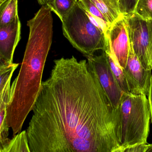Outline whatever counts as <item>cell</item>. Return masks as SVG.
<instances>
[{
    "mask_svg": "<svg viewBox=\"0 0 152 152\" xmlns=\"http://www.w3.org/2000/svg\"><path fill=\"white\" fill-rule=\"evenodd\" d=\"M121 152L147 144L151 119L149 102L143 94L124 93L118 107Z\"/></svg>",
    "mask_w": 152,
    "mask_h": 152,
    "instance_id": "obj_3",
    "label": "cell"
},
{
    "mask_svg": "<svg viewBox=\"0 0 152 152\" xmlns=\"http://www.w3.org/2000/svg\"><path fill=\"white\" fill-rule=\"evenodd\" d=\"M133 12L144 20H152V0H137Z\"/></svg>",
    "mask_w": 152,
    "mask_h": 152,
    "instance_id": "obj_16",
    "label": "cell"
},
{
    "mask_svg": "<svg viewBox=\"0 0 152 152\" xmlns=\"http://www.w3.org/2000/svg\"><path fill=\"white\" fill-rule=\"evenodd\" d=\"M21 29L18 14L10 23L0 26V65L13 63L15 50L21 39Z\"/></svg>",
    "mask_w": 152,
    "mask_h": 152,
    "instance_id": "obj_9",
    "label": "cell"
},
{
    "mask_svg": "<svg viewBox=\"0 0 152 152\" xmlns=\"http://www.w3.org/2000/svg\"><path fill=\"white\" fill-rule=\"evenodd\" d=\"M31 152L26 131H23L10 139L0 152Z\"/></svg>",
    "mask_w": 152,
    "mask_h": 152,
    "instance_id": "obj_14",
    "label": "cell"
},
{
    "mask_svg": "<svg viewBox=\"0 0 152 152\" xmlns=\"http://www.w3.org/2000/svg\"><path fill=\"white\" fill-rule=\"evenodd\" d=\"M29 36L17 77L11 86L7 121L13 137L22 131L26 117L35 104L42 83L43 70L53 34L51 10L42 7L27 22Z\"/></svg>",
    "mask_w": 152,
    "mask_h": 152,
    "instance_id": "obj_2",
    "label": "cell"
},
{
    "mask_svg": "<svg viewBox=\"0 0 152 152\" xmlns=\"http://www.w3.org/2000/svg\"><path fill=\"white\" fill-rule=\"evenodd\" d=\"M88 64L96 74L101 86L115 108L119 107L124 94L112 72L104 51L99 56L86 57Z\"/></svg>",
    "mask_w": 152,
    "mask_h": 152,
    "instance_id": "obj_6",
    "label": "cell"
},
{
    "mask_svg": "<svg viewBox=\"0 0 152 152\" xmlns=\"http://www.w3.org/2000/svg\"></svg>",
    "mask_w": 152,
    "mask_h": 152,
    "instance_id": "obj_25",
    "label": "cell"
},
{
    "mask_svg": "<svg viewBox=\"0 0 152 152\" xmlns=\"http://www.w3.org/2000/svg\"><path fill=\"white\" fill-rule=\"evenodd\" d=\"M147 25L149 35V55L152 65V20L148 21Z\"/></svg>",
    "mask_w": 152,
    "mask_h": 152,
    "instance_id": "obj_20",
    "label": "cell"
},
{
    "mask_svg": "<svg viewBox=\"0 0 152 152\" xmlns=\"http://www.w3.org/2000/svg\"><path fill=\"white\" fill-rule=\"evenodd\" d=\"M32 111L31 152H121L118 107L87 60H55Z\"/></svg>",
    "mask_w": 152,
    "mask_h": 152,
    "instance_id": "obj_1",
    "label": "cell"
},
{
    "mask_svg": "<svg viewBox=\"0 0 152 152\" xmlns=\"http://www.w3.org/2000/svg\"><path fill=\"white\" fill-rule=\"evenodd\" d=\"M19 64L12 63L10 64L0 65V91L2 90L7 83L11 80L12 75Z\"/></svg>",
    "mask_w": 152,
    "mask_h": 152,
    "instance_id": "obj_17",
    "label": "cell"
},
{
    "mask_svg": "<svg viewBox=\"0 0 152 152\" xmlns=\"http://www.w3.org/2000/svg\"><path fill=\"white\" fill-rule=\"evenodd\" d=\"M105 36L112 51L124 69L128 60L130 42L123 15L111 24Z\"/></svg>",
    "mask_w": 152,
    "mask_h": 152,
    "instance_id": "obj_8",
    "label": "cell"
},
{
    "mask_svg": "<svg viewBox=\"0 0 152 152\" xmlns=\"http://www.w3.org/2000/svg\"><path fill=\"white\" fill-rule=\"evenodd\" d=\"M151 71L144 67L130 42L128 60L123 71L130 93L148 96L152 75Z\"/></svg>",
    "mask_w": 152,
    "mask_h": 152,
    "instance_id": "obj_7",
    "label": "cell"
},
{
    "mask_svg": "<svg viewBox=\"0 0 152 152\" xmlns=\"http://www.w3.org/2000/svg\"><path fill=\"white\" fill-rule=\"evenodd\" d=\"M3 0H0V2H2L3 1Z\"/></svg>",
    "mask_w": 152,
    "mask_h": 152,
    "instance_id": "obj_24",
    "label": "cell"
},
{
    "mask_svg": "<svg viewBox=\"0 0 152 152\" xmlns=\"http://www.w3.org/2000/svg\"><path fill=\"white\" fill-rule=\"evenodd\" d=\"M18 15V0H3L0 2V26L10 23Z\"/></svg>",
    "mask_w": 152,
    "mask_h": 152,
    "instance_id": "obj_13",
    "label": "cell"
},
{
    "mask_svg": "<svg viewBox=\"0 0 152 152\" xmlns=\"http://www.w3.org/2000/svg\"><path fill=\"white\" fill-rule=\"evenodd\" d=\"M61 22L65 37L85 56H93L97 50H104L105 35L91 22L78 1Z\"/></svg>",
    "mask_w": 152,
    "mask_h": 152,
    "instance_id": "obj_4",
    "label": "cell"
},
{
    "mask_svg": "<svg viewBox=\"0 0 152 152\" xmlns=\"http://www.w3.org/2000/svg\"><path fill=\"white\" fill-rule=\"evenodd\" d=\"M78 0H53L48 7L62 20L75 6Z\"/></svg>",
    "mask_w": 152,
    "mask_h": 152,
    "instance_id": "obj_15",
    "label": "cell"
},
{
    "mask_svg": "<svg viewBox=\"0 0 152 152\" xmlns=\"http://www.w3.org/2000/svg\"><path fill=\"white\" fill-rule=\"evenodd\" d=\"M11 80H10L5 88L0 91V149L5 147L9 143V130L7 124V109L11 95Z\"/></svg>",
    "mask_w": 152,
    "mask_h": 152,
    "instance_id": "obj_10",
    "label": "cell"
},
{
    "mask_svg": "<svg viewBox=\"0 0 152 152\" xmlns=\"http://www.w3.org/2000/svg\"><path fill=\"white\" fill-rule=\"evenodd\" d=\"M148 100L149 102V107H150V113H151V122L152 123V75L151 78L150 88H149V93H148Z\"/></svg>",
    "mask_w": 152,
    "mask_h": 152,
    "instance_id": "obj_21",
    "label": "cell"
},
{
    "mask_svg": "<svg viewBox=\"0 0 152 152\" xmlns=\"http://www.w3.org/2000/svg\"><path fill=\"white\" fill-rule=\"evenodd\" d=\"M78 1L84 10L88 11L93 16L102 21L109 27L111 26L104 15L90 0H78Z\"/></svg>",
    "mask_w": 152,
    "mask_h": 152,
    "instance_id": "obj_18",
    "label": "cell"
},
{
    "mask_svg": "<svg viewBox=\"0 0 152 152\" xmlns=\"http://www.w3.org/2000/svg\"><path fill=\"white\" fill-rule=\"evenodd\" d=\"M53 0H38V2L42 6H48Z\"/></svg>",
    "mask_w": 152,
    "mask_h": 152,
    "instance_id": "obj_22",
    "label": "cell"
},
{
    "mask_svg": "<svg viewBox=\"0 0 152 152\" xmlns=\"http://www.w3.org/2000/svg\"><path fill=\"white\" fill-rule=\"evenodd\" d=\"M106 46L104 51L105 52L107 58L112 72L114 75L118 85L124 93H130L128 83L124 72L123 69L121 66L118 59L112 51L106 37Z\"/></svg>",
    "mask_w": 152,
    "mask_h": 152,
    "instance_id": "obj_11",
    "label": "cell"
},
{
    "mask_svg": "<svg viewBox=\"0 0 152 152\" xmlns=\"http://www.w3.org/2000/svg\"><path fill=\"white\" fill-rule=\"evenodd\" d=\"M137 0H118L121 13L123 15L134 12Z\"/></svg>",
    "mask_w": 152,
    "mask_h": 152,
    "instance_id": "obj_19",
    "label": "cell"
},
{
    "mask_svg": "<svg viewBox=\"0 0 152 152\" xmlns=\"http://www.w3.org/2000/svg\"><path fill=\"white\" fill-rule=\"evenodd\" d=\"M152 152V144H148L147 143L145 146V152Z\"/></svg>",
    "mask_w": 152,
    "mask_h": 152,
    "instance_id": "obj_23",
    "label": "cell"
},
{
    "mask_svg": "<svg viewBox=\"0 0 152 152\" xmlns=\"http://www.w3.org/2000/svg\"><path fill=\"white\" fill-rule=\"evenodd\" d=\"M124 16L129 40L135 54L145 69L152 70L147 21L142 19L134 12Z\"/></svg>",
    "mask_w": 152,
    "mask_h": 152,
    "instance_id": "obj_5",
    "label": "cell"
},
{
    "mask_svg": "<svg viewBox=\"0 0 152 152\" xmlns=\"http://www.w3.org/2000/svg\"><path fill=\"white\" fill-rule=\"evenodd\" d=\"M101 11L111 25L122 15L118 0H90Z\"/></svg>",
    "mask_w": 152,
    "mask_h": 152,
    "instance_id": "obj_12",
    "label": "cell"
}]
</instances>
